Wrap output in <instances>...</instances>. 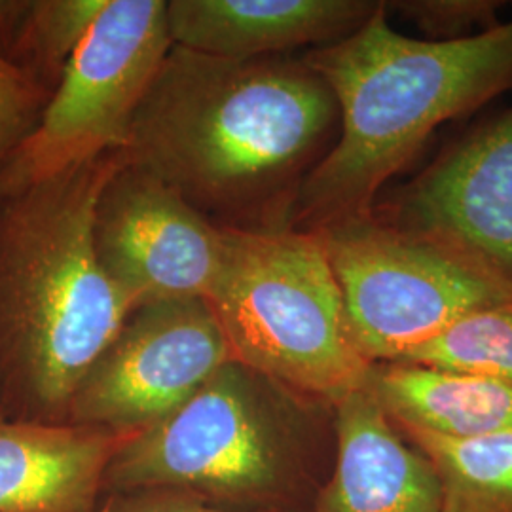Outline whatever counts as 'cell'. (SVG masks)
Masks as SVG:
<instances>
[{
  "mask_svg": "<svg viewBox=\"0 0 512 512\" xmlns=\"http://www.w3.org/2000/svg\"><path fill=\"white\" fill-rule=\"evenodd\" d=\"M304 57L224 59L171 46L129 128L128 162L228 228H291L296 196L338 135Z\"/></svg>",
  "mask_w": 512,
  "mask_h": 512,
  "instance_id": "cell-1",
  "label": "cell"
},
{
  "mask_svg": "<svg viewBox=\"0 0 512 512\" xmlns=\"http://www.w3.org/2000/svg\"><path fill=\"white\" fill-rule=\"evenodd\" d=\"M304 61L336 99L334 145L302 184L291 228L323 232L368 219L385 184L437 129L512 90V19L456 42L401 33L385 10Z\"/></svg>",
  "mask_w": 512,
  "mask_h": 512,
  "instance_id": "cell-2",
  "label": "cell"
},
{
  "mask_svg": "<svg viewBox=\"0 0 512 512\" xmlns=\"http://www.w3.org/2000/svg\"><path fill=\"white\" fill-rule=\"evenodd\" d=\"M126 150L0 198V416L65 423L133 306L101 268L95 207Z\"/></svg>",
  "mask_w": 512,
  "mask_h": 512,
  "instance_id": "cell-3",
  "label": "cell"
},
{
  "mask_svg": "<svg viewBox=\"0 0 512 512\" xmlns=\"http://www.w3.org/2000/svg\"><path fill=\"white\" fill-rule=\"evenodd\" d=\"M222 228V266L207 304L232 361L329 408L365 387L374 365L353 342L317 234Z\"/></svg>",
  "mask_w": 512,
  "mask_h": 512,
  "instance_id": "cell-4",
  "label": "cell"
},
{
  "mask_svg": "<svg viewBox=\"0 0 512 512\" xmlns=\"http://www.w3.org/2000/svg\"><path fill=\"white\" fill-rule=\"evenodd\" d=\"M313 406L323 404L232 361L129 440L105 484L120 494L169 490L228 501L266 494L279 480L293 418Z\"/></svg>",
  "mask_w": 512,
  "mask_h": 512,
  "instance_id": "cell-5",
  "label": "cell"
},
{
  "mask_svg": "<svg viewBox=\"0 0 512 512\" xmlns=\"http://www.w3.org/2000/svg\"><path fill=\"white\" fill-rule=\"evenodd\" d=\"M315 234L370 365L401 363L473 311L512 306V294L463 256L374 215Z\"/></svg>",
  "mask_w": 512,
  "mask_h": 512,
  "instance_id": "cell-6",
  "label": "cell"
},
{
  "mask_svg": "<svg viewBox=\"0 0 512 512\" xmlns=\"http://www.w3.org/2000/svg\"><path fill=\"white\" fill-rule=\"evenodd\" d=\"M165 0H109L78 44L37 128L0 169V198L126 147L169 52Z\"/></svg>",
  "mask_w": 512,
  "mask_h": 512,
  "instance_id": "cell-7",
  "label": "cell"
},
{
  "mask_svg": "<svg viewBox=\"0 0 512 512\" xmlns=\"http://www.w3.org/2000/svg\"><path fill=\"white\" fill-rule=\"evenodd\" d=\"M228 363L232 353L207 300L135 308L78 385L65 423L143 431Z\"/></svg>",
  "mask_w": 512,
  "mask_h": 512,
  "instance_id": "cell-8",
  "label": "cell"
},
{
  "mask_svg": "<svg viewBox=\"0 0 512 512\" xmlns=\"http://www.w3.org/2000/svg\"><path fill=\"white\" fill-rule=\"evenodd\" d=\"M93 243L101 268L135 310L207 300L222 266L224 228L126 160L95 207Z\"/></svg>",
  "mask_w": 512,
  "mask_h": 512,
  "instance_id": "cell-9",
  "label": "cell"
},
{
  "mask_svg": "<svg viewBox=\"0 0 512 512\" xmlns=\"http://www.w3.org/2000/svg\"><path fill=\"white\" fill-rule=\"evenodd\" d=\"M372 215L448 247L512 294V107L444 148Z\"/></svg>",
  "mask_w": 512,
  "mask_h": 512,
  "instance_id": "cell-10",
  "label": "cell"
},
{
  "mask_svg": "<svg viewBox=\"0 0 512 512\" xmlns=\"http://www.w3.org/2000/svg\"><path fill=\"white\" fill-rule=\"evenodd\" d=\"M380 0H171L173 46L224 59H266L325 48L376 14Z\"/></svg>",
  "mask_w": 512,
  "mask_h": 512,
  "instance_id": "cell-11",
  "label": "cell"
},
{
  "mask_svg": "<svg viewBox=\"0 0 512 512\" xmlns=\"http://www.w3.org/2000/svg\"><path fill=\"white\" fill-rule=\"evenodd\" d=\"M336 467L313 512H440L433 463L408 444L372 389L332 408Z\"/></svg>",
  "mask_w": 512,
  "mask_h": 512,
  "instance_id": "cell-12",
  "label": "cell"
},
{
  "mask_svg": "<svg viewBox=\"0 0 512 512\" xmlns=\"http://www.w3.org/2000/svg\"><path fill=\"white\" fill-rule=\"evenodd\" d=\"M137 433L0 416V512H97L110 461Z\"/></svg>",
  "mask_w": 512,
  "mask_h": 512,
  "instance_id": "cell-13",
  "label": "cell"
},
{
  "mask_svg": "<svg viewBox=\"0 0 512 512\" xmlns=\"http://www.w3.org/2000/svg\"><path fill=\"white\" fill-rule=\"evenodd\" d=\"M368 387L397 427L465 440L512 431V385L429 366L374 365Z\"/></svg>",
  "mask_w": 512,
  "mask_h": 512,
  "instance_id": "cell-14",
  "label": "cell"
},
{
  "mask_svg": "<svg viewBox=\"0 0 512 512\" xmlns=\"http://www.w3.org/2000/svg\"><path fill=\"white\" fill-rule=\"evenodd\" d=\"M397 429L433 463L442 486L440 512H512V431L452 440Z\"/></svg>",
  "mask_w": 512,
  "mask_h": 512,
  "instance_id": "cell-15",
  "label": "cell"
},
{
  "mask_svg": "<svg viewBox=\"0 0 512 512\" xmlns=\"http://www.w3.org/2000/svg\"><path fill=\"white\" fill-rule=\"evenodd\" d=\"M109 0H29L4 57L54 90Z\"/></svg>",
  "mask_w": 512,
  "mask_h": 512,
  "instance_id": "cell-16",
  "label": "cell"
},
{
  "mask_svg": "<svg viewBox=\"0 0 512 512\" xmlns=\"http://www.w3.org/2000/svg\"><path fill=\"white\" fill-rule=\"evenodd\" d=\"M401 363L475 374L512 385V306L486 308L461 317Z\"/></svg>",
  "mask_w": 512,
  "mask_h": 512,
  "instance_id": "cell-17",
  "label": "cell"
},
{
  "mask_svg": "<svg viewBox=\"0 0 512 512\" xmlns=\"http://www.w3.org/2000/svg\"><path fill=\"white\" fill-rule=\"evenodd\" d=\"M391 16L412 25L420 38L456 42L488 33L503 23L505 0H384Z\"/></svg>",
  "mask_w": 512,
  "mask_h": 512,
  "instance_id": "cell-18",
  "label": "cell"
},
{
  "mask_svg": "<svg viewBox=\"0 0 512 512\" xmlns=\"http://www.w3.org/2000/svg\"><path fill=\"white\" fill-rule=\"evenodd\" d=\"M52 88L0 54V169L37 128Z\"/></svg>",
  "mask_w": 512,
  "mask_h": 512,
  "instance_id": "cell-19",
  "label": "cell"
},
{
  "mask_svg": "<svg viewBox=\"0 0 512 512\" xmlns=\"http://www.w3.org/2000/svg\"><path fill=\"white\" fill-rule=\"evenodd\" d=\"M101 512H239L228 511L211 505L198 495L169 492V490H148L129 492L118 499H112L107 509Z\"/></svg>",
  "mask_w": 512,
  "mask_h": 512,
  "instance_id": "cell-20",
  "label": "cell"
}]
</instances>
